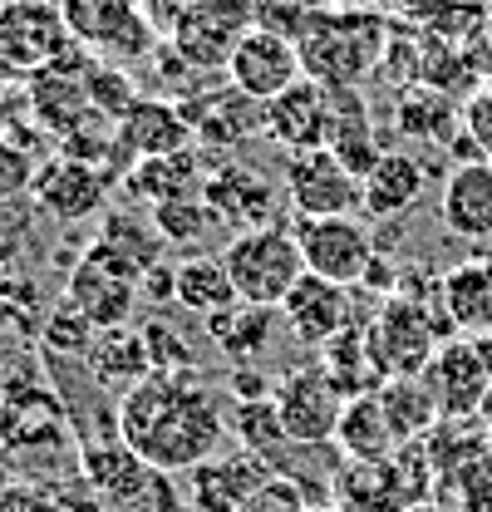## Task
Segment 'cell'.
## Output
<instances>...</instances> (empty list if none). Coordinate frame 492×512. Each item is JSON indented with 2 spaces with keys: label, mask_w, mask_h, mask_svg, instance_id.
<instances>
[{
  "label": "cell",
  "mask_w": 492,
  "mask_h": 512,
  "mask_svg": "<svg viewBox=\"0 0 492 512\" xmlns=\"http://www.w3.org/2000/svg\"><path fill=\"white\" fill-rule=\"evenodd\" d=\"M138 330H143V350H148V365L153 370H197L192 365V345L163 316H148Z\"/></svg>",
  "instance_id": "ab89813d"
},
{
  "label": "cell",
  "mask_w": 492,
  "mask_h": 512,
  "mask_svg": "<svg viewBox=\"0 0 492 512\" xmlns=\"http://www.w3.org/2000/svg\"><path fill=\"white\" fill-rule=\"evenodd\" d=\"M35 158H30V148H20L10 133H0V207H10V202H20L25 192L35 188Z\"/></svg>",
  "instance_id": "60d3db41"
},
{
  "label": "cell",
  "mask_w": 492,
  "mask_h": 512,
  "mask_svg": "<svg viewBox=\"0 0 492 512\" xmlns=\"http://www.w3.org/2000/svg\"><path fill=\"white\" fill-rule=\"evenodd\" d=\"M463 128H468L478 158H488L492 163V89H478V94L463 104Z\"/></svg>",
  "instance_id": "b9f144b4"
},
{
  "label": "cell",
  "mask_w": 492,
  "mask_h": 512,
  "mask_svg": "<svg viewBox=\"0 0 492 512\" xmlns=\"http://www.w3.org/2000/svg\"><path fill=\"white\" fill-rule=\"evenodd\" d=\"M261 133L291 158V153H310V148H325V133H330V89L301 79L291 84L286 94H276L271 104H261Z\"/></svg>",
  "instance_id": "2e32d148"
},
{
  "label": "cell",
  "mask_w": 492,
  "mask_h": 512,
  "mask_svg": "<svg viewBox=\"0 0 492 512\" xmlns=\"http://www.w3.org/2000/svg\"><path fill=\"white\" fill-rule=\"evenodd\" d=\"M192 133H197V148H217V153H232L242 148L246 138L261 128V104L246 99L237 84H202L192 89V99L183 104Z\"/></svg>",
  "instance_id": "d6986e66"
},
{
  "label": "cell",
  "mask_w": 492,
  "mask_h": 512,
  "mask_svg": "<svg viewBox=\"0 0 492 512\" xmlns=\"http://www.w3.org/2000/svg\"><path fill=\"white\" fill-rule=\"evenodd\" d=\"M84 365H89V375L99 384H138L143 375H153V365H148V350H143V330L138 325H114V330H99L94 335V345H89V355H84Z\"/></svg>",
  "instance_id": "d6a6232c"
},
{
  "label": "cell",
  "mask_w": 492,
  "mask_h": 512,
  "mask_svg": "<svg viewBox=\"0 0 492 512\" xmlns=\"http://www.w3.org/2000/svg\"><path fill=\"white\" fill-rule=\"evenodd\" d=\"M60 10L74 45L104 64L128 69L138 60H153V50L163 45V30L143 0H60Z\"/></svg>",
  "instance_id": "277c9868"
},
{
  "label": "cell",
  "mask_w": 492,
  "mask_h": 512,
  "mask_svg": "<svg viewBox=\"0 0 492 512\" xmlns=\"http://www.w3.org/2000/svg\"><path fill=\"white\" fill-rule=\"evenodd\" d=\"M114 434L158 473H192L217 458L227 429L217 389L197 370H153L128 384L114 409Z\"/></svg>",
  "instance_id": "6da1fadb"
},
{
  "label": "cell",
  "mask_w": 492,
  "mask_h": 512,
  "mask_svg": "<svg viewBox=\"0 0 492 512\" xmlns=\"http://www.w3.org/2000/svg\"><path fill=\"white\" fill-rule=\"evenodd\" d=\"M276 320H281V311H271V306H246V301H237V306H227V311L207 316L202 325H207L212 345H217L227 360L246 365V360H256V355L271 345Z\"/></svg>",
  "instance_id": "1f68e13d"
},
{
  "label": "cell",
  "mask_w": 492,
  "mask_h": 512,
  "mask_svg": "<svg viewBox=\"0 0 492 512\" xmlns=\"http://www.w3.org/2000/svg\"><path fill=\"white\" fill-rule=\"evenodd\" d=\"M286 207L296 217H355L365 188L330 148H310L286 158Z\"/></svg>",
  "instance_id": "30bf717a"
},
{
  "label": "cell",
  "mask_w": 492,
  "mask_h": 512,
  "mask_svg": "<svg viewBox=\"0 0 492 512\" xmlns=\"http://www.w3.org/2000/svg\"><path fill=\"white\" fill-rule=\"evenodd\" d=\"M271 473L276 468L266 458H256V453L242 448L232 458H212V463L192 468L187 473V498H192L197 512H242Z\"/></svg>",
  "instance_id": "7402d4cb"
},
{
  "label": "cell",
  "mask_w": 492,
  "mask_h": 512,
  "mask_svg": "<svg viewBox=\"0 0 492 512\" xmlns=\"http://www.w3.org/2000/svg\"><path fill=\"white\" fill-rule=\"evenodd\" d=\"M335 508L340 512H409L389 463H345L335 473Z\"/></svg>",
  "instance_id": "836d02e7"
},
{
  "label": "cell",
  "mask_w": 492,
  "mask_h": 512,
  "mask_svg": "<svg viewBox=\"0 0 492 512\" xmlns=\"http://www.w3.org/2000/svg\"><path fill=\"white\" fill-rule=\"evenodd\" d=\"M207 178V163H202V148H187V153H168V158H138L128 173H123V197L138 207H163L173 197H187V192L202 188Z\"/></svg>",
  "instance_id": "d4e9b609"
},
{
  "label": "cell",
  "mask_w": 492,
  "mask_h": 512,
  "mask_svg": "<svg viewBox=\"0 0 492 512\" xmlns=\"http://www.w3.org/2000/svg\"><path fill=\"white\" fill-rule=\"evenodd\" d=\"M64 444V404L45 384H10L0 394V448L30 453V448H60Z\"/></svg>",
  "instance_id": "e0dca14e"
},
{
  "label": "cell",
  "mask_w": 492,
  "mask_h": 512,
  "mask_svg": "<svg viewBox=\"0 0 492 512\" xmlns=\"http://www.w3.org/2000/svg\"><path fill=\"white\" fill-rule=\"evenodd\" d=\"M123 133V153L138 163V158H168V153H187L197 148V133L187 119L183 104L163 99V94H138L133 109L119 119Z\"/></svg>",
  "instance_id": "ffe728a7"
},
{
  "label": "cell",
  "mask_w": 492,
  "mask_h": 512,
  "mask_svg": "<svg viewBox=\"0 0 492 512\" xmlns=\"http://www.w3.org/2000/svg\"><path fill=\"white\" fill-rule=\"evenodd\" d=\"M325 148L355 173L365 178L369 168L379 163V138H374V119H369L365 89H330V133H325Z\"/></svg>",
  "instance_id": "4316f807"
},
{
  "label": "cell",
  "mask_w": 492,
  "mask_h": 512,
  "mask_svg": "<svg viewBox=\"0 0 492 512\" xmlns=\"http://www.w3.org/2000/svg\"><path fill=\"white\" fill-rule=\"evenodd\" d=\"M99 242L119 256L128 271H138V281H143L153 266H163V252H168V242H163L153 212H138V207H109L104 222H99Z\"/></svg>",
  "instance_id": "f1b7e54d"
},
{
  "label": "cell",
  "mask_w": 492,
  "mask_h": 512,
  "mask_svg": "<svg viewBox=\"0 0 492 512\" xmlns=\"http://www.w3.org/2000/svg\"><path fill=\"white\" fill-rule=\"evenodd\" d=\"M291 5H320V0H291Z\"/></svg>",
  "instance_id": "816d5d0a"
},
{
  "label": "cell",
  "mask_w": 492,
  "mask_h": 512,
  "mask_svg": "<svg viewBox=\"0 0 492 512\" xmlns=\"http://www.w3.org/2000/svg\"><path fill=\"white\" fill-rule=\"evenodd\" d=\"M173 306L202 320L237 306V286H232L222 256H187L173 266Z\"/></svg>",
  "instance_id": "4dcf8cb0"
},
{
  "label": "cell",
  "mask_w": 492,
  "mask_h": 512,
  "mask_svg": "<svg viewBox=\"0 0 492 512\" xmlns=\"http://www.w3.org/2000/svg\"><path fill=\"white\" fill-rule=\"evenodd\" d=\"M271 399H276V414L286 424V439L301 448L330 444L335 439V424L345 414V394L335 389V380L325 375L320 360H310L301 370H286L276 380V389H271Z\"/></svg>",
  "instance_id": "ba28073f"
},
{
  "label": "cell",
  "mask_w": 492,
  "mask_h": 512,
  "mask_svg": "<svg viewBox=\"0 0 492 512\" xmlns=\"http://www.w3.org/2000/svg\"><path fill=\"white\" fill-rule=\"evenodd\" d=\"M138 271H128L119 256L109 252L104 242L84 247V256L74 261L69 271V286H64V301L79 306L84 316L94 320V330H114V325H128L133 320V306H138Z\"/></svg>",
  "instance_id": "52a82bcc"
},
{
  "label": "cell",
  "mask_w": 492,
  "mask_h": 512,
  "mask_svg": "<svg viewBox=\"0 0 492 512\" xmlns=\"http://www.w3.org/2000/svg\"><path fill=\"white\" fill-rule=\"evenodd\" d=\"M296 242L306 256L310 276H325V281H340V286H360L365 271L374 266V237L360 217H296Z\"/></svg>",
  "instance_id": "9c48e42d"
},
{
  "label": "cell",
  "mask_w": 492,
  "mask_h": 512,
  "mask_svg": "<svg viewBox=\"0 0 492 512\" xmlns=\"http://www.w3.org/2000/svg\"><path fill=\"white\" fill-rule=\"evenodd\" d=\"M281 320H286V330H291L301 345L320 350V345H330V340L355 320V296H350V286L325 281V276H310L306 271V276L286 291Z\"/></svg>",
  "instance_id": "ac0fdd59"
},
{
  "label": "cell",
  "mask_w": 492,
  "mask_h": 512,
  "mask_svg": "<svg viewBox=\"0 0 492 512\" xmlns=\"http://www.w3.org/2000/svg\"><path fill=\"white\" fill-rule=\"evenodd\" d=\"M222 266L237 286V301L246 306H271L281 311L286 291L306 276V256L296 242V227H256V232H237L227 247H222Z\"/></svg>",
  "instance_id": "3957f363"
},
{
  "label": "cell",
  "mask_w": 492,
  "mask_h": 512,
  "mask_svg": "<svg viewBox=\"0 0 492 512\" xmlns=\"http://www.w3.org/2000/svg\"><path fill=\"white\" fill-rule=\"evenodd\" d=\"M109 188H114V178L104 173V168H94V163H79V158H69V153H55L40 173H35V207L45 212V217H55V222H89V217H99V212H109Z\"/></svg>",
  "instance_id": "5bb4252c"
},
{
  "label": "cell",
  "mask_w": 492,
  "mask_h": 512,
  "mask_svg": "<svg viewBox=\"0 0 492 512\" xmlns=\"http://www.w3.org/2000/svg\"><path fill=\"white\" fill-rule=\"evenodd\" d=\"M320 5H335V10H384L389 0H320Z\"/></svg>",
  "instance_id": "7dc6e473"
},
{
  "label": "cell",
  "mask_w": 492,
  "mask_h": 512,
  "mask_svg": "<svg viewBox=\"0 0 492 512\" xmlns=\"http://www.w3.org/2000/svg\"><path fill=\"white\" fill-rule=\"evenodd\" d=\"M20 79H25V74H20V69L10 64V55H5V45H0V89H20Z\"/></svg>",
  "instance_id": "bcb514c9"
},
{
  "label": "cell",
  "mask_w": 492,
  "mask_h": 512,
  "mask_svg": "<svg viewBox=\"0 0 492 512\" xmlns=\"http://www.w3.org/2000/svg\"><path fill=\"white\" fill-rule=\"evenodd\" d=\"M419 380L429 384L443 419H478V409H483V399L492 389V370L483 360V350H478V340L453 335V340L438 345V355L429 360V370Z\"/></svg>",
  "instance_id": "4fadbf2b"
},
{
  "label": "cell",
  "mask_w": 492,
  "mask_h": 512,
  "mask_svg": "<svg viewBox=\"0 0 492 512\" xmlns=\"http://www.w3.org/2000/svg\"><path fill=\"white\" fill-rule=\"evenodd\" d=\"M360 188H365V207L360 212L374 217V222H394V217H404V212L419 207V197L429 188V173H424V163L414 153L384 148L379 163L360 178Z\"/></svg>",
  "instance_id": "cb8c5ba5"
},
{
  "label": "cell",
  "mask_w": 492,
  "mask_h": 512,
  "mask_svg": "<svg viewBox=\"0 0 492 512\" xmlns=\"http://www.w3.org/2000/svg\"><path fill=\"white\" fill-rule=\"evenodd\" d=\"M246 30H256V0H192L163 30V40L197 74H217V69H227L232 50L246 40Z\"/></svg>",
  "instance_id": "8992f818"
},
{
  "label": "cell",
  "mask_w": 492,
  "mask_h": 512,
  "mask_svg": "<svg viewBox=\"0 0 492 512\" xmlns=\"http://www.w3.org/2000/svg\"><path fill=\"white\" fill-rule=\"evenodd\" d=\"M369 340L389 380H419L438 345L453 340V325L433 306H419L409 296H384V306L369 316Z\"/></svg>",
  "instance_id": "5b68a950"
},
{
  "label": "cell",
  "mask_w": 492,
  "mask_h": 512,
  "mask_svg": "<svg viewBox=\"0 0 492 512\" xmlns=\"http://www.w3.org/2000/svg\"><path fill=\"white\" fill-rule=\"evenodd\" d=\"M301 79H306V64H301L296 40H286L276 30H261V25L246 30V40L227 60V84H237L246 99H256V104H271L276 94H286Z\"/></svg>",
  "instance_id": "9a60e30c"
},
{
  "label": "cell",
  "mask_w": 492,
  "mask_h": 512,
  "mask_svg": "<svg viewBox=\"0 0 492 512\" xmlns=\"http://www.w3.org/2000/svg\"><path fill=\"white\" fill-rule=\"evenodd\" d=\"M335 448L345 453V463H389L394 458V429H389V414L379 404V394H360V399H345V414L335 424Z\"/></svg>",
  "instance_id": "83f0119b"
},
{
  "label": "cell",
  "mask_w": 492,
  "mask_h": 512,
  "mask_svg": "<svg viewBox=\"0 0 492 512\" xmlns=\"http://www.w3.org/2000/svg\"><path fill=\"white\" fill-rule=\"evenodd\" d=\"M438 217L463 242H492V163L488 158H468V163L448 168L443 192H438Z\"/></svg>",
  "instance_id": "44dd1931"
},
{
  "label": "cell",
  "mask_w": 492,
  "mask_h": 512,
  "mask_svg": "<svg viewBox=\"0 0 492 512\" xmlns=\"http://www.w3.org/2000/svg\"><path fill=\"white\" fill-rule=\"evenodd\" d=\"M394 128L419 143H453V133H463V114H458L453 94H443L433 84H409L394 99Z\"/></svg>",
  "instance_id": "f546056e"
},
{
  "label": "cell",
  "mask_w": 492,
  "mask_h": 512,
  "mask_svg": "<svg viewBox=\"0 0 492 512\" xmlns=\"http://www.w3.org/2000/svg\"><path fill=\"white\" fill-rule=\"evenodd\" d=\"M0 512H60V503L40 483H10L0 488Z\"/></svg>",
  "instance_id": "7bdbcfd3"
},
{
  "label": "cell",
  "mask_w": 492,
  "mask_h": 512,
  "mask_svg": "<svg viewBox=\"0 0 492 512\" xmlns=\"http://www.w3.org/2000/svg\"><path fill=\"white\" fill-rule=\"evenodd\" d=\"M0 45L25 79L60 64L74 50L60 0H5L0 5Z\"/></svg>",
  "instance_id": "8fae6325"
},
{
  "label": "cell",
  "mask_w": 492,
  "mask_h": 512,
  "mask_svg": "<svg viewBox=\"0 0 492 512\" xmlns=\"http://www.w3.org/2000/svg\"><path fill=\"white\" fill-rule=\"evenodd\" d=\"M40 335H45V355H50V360H55V355H64V360H84L99 330H94V320L84 316L79 306L64 301V306H55V311L45 316V330H40Z\"/></svg>",
  "instance_id": "74e56055"
},
{
  "label": "cell",
  "mask_w": 492,
  "mask_h": 512,
  "mask_svg": "<svg viewBox=\"0 0 492 512\" xmlns=\"http://www.w3.org/2000/svg\"><path fill=\"white\" fill-rule=\"evenodd\" d=\"M0 5H5V0H0Z\"/></svg>",
  "instance_id": "f5cc1de1"
},
{
  "label": "cell",
  "mask_w": 492,
  "mask_h": 512,
  "mask_svg": "<svg viewBox=\"0 0 492 512\" xmlns=\"http://www.w3.org/2000/svg\"><path fill=\"white\" fill-rule=\"evenodd\" d=\"M320 365H325V375L335 380V389H340L345 399L379 394V389L389 384L379 355H374V340H369V320H350L330 345H320Z\"/></svg>",
  "instance_id": "484cf974"
},
{
  "label": "cell",
  "mask_w": 492,
  "mask_h": 512,
  "mask_svg": "<svg viewBox=\"0 0 492 512\" xmlns=\"http://www.w3.org/2000/svg\"><path fill=\"white\" fill-rule=\"evenodd\" d=\"M143 5H148V15L158 20V30H168V25L178 20V10H187L192 0H143Z\"/></svg>",
  "instance_id": "f6af8a7d"
},
{
  "label": "cell",
  "mask_w": 492,
  "mask_h": 512,
  "mask_svg": "<svg viewBox=\"0 0 492 512\" xmlns=\"http://www.w3.org/2000/svg\"><path fill=\"white\" fill-rule=\"evenodd\" d=\"M153 222H158V232H163L168 247H192V242H202V237L217 227V217H212L202 188L187 192V197H173V202H163V207H153Z\"/></svg>",
  "instance_id": "8d00e7d4"
},
{
  "label": "cell",
  "mask_w": 492,
  "mask_h": 512,
  "mask_svg": "<svg viewBox=\"0 0 492 512\" xmlns=\"http://www.w3.org/2000/svg\"><path fill=\"white\" fill-rule=\"evenodd\" d=\"M478 424L492 434V389H488V399H483V409H478Z\"/></svg>",
  "instance_id": "681fc988"
},
{
  "label": "cell",
  "mask_w": 492,
  "mask_h": 512,
  "mask_svg": "<svg viewBox=\"0 0 492 512\" xmlns=\"http://www.w3.org/2000/svg\"><path fill=\"white\" fill-rule=\"evenodd\" d=\"M227 429L242 439L246 453L266 458L271 468H281V453H286V448H296L291 439H286V424H281V414H276V399H271V394H266V399H242V404L232 409Z\"/></svg>",
  "instance_id": "d590c367"
},
{
  "label": "cell",
  "mask_w": 492,
  "mask_h": 512,
  "mask_svg": "<svg viewBox=\"0 0 492 512\" xmlns=\"http://www.w3.org/2000/svg\"><path fill=\"white\" fill-rule=\"evenodd\" d=\"M389 5H394V15H399V20H409L414 30H429L453 0H389Z\"/></svg>",
  "instance_id": "ee69618b"
},
{
  "label": "cell",
  "mask_w": 492,
  "mask_h": 512,
  "mask_svg": "<svg viewBox=\"0 0 492 512\" xmlns=\"http://www.w3.org/2000/svg\"><path fill=\"white\" fill-rule=\"evenodd\" d=\"M202 197H207L212 217L237 237V232L271 227V222H276V207H281V197H286V192H276L271 178H261V173H256V168H246V163L217 158V163H207Z\"/></svg>",
  "instance_id": "7c38bea8"
},
{
  "label": "cell",
  "mask_w": 492,
  "mask_h": 512,
  "mask_svg": "<svg viewBox=\"0 0 492 512\" xmlns=\"http://www.w3.org/2000/svg\"><path fill=\"white\" fill-rule=\"evenodd\" d=\"M458 512H492V453H483L478 463H468L458 478H448L438 488Z\"/></svg>",
  "instance_id": "f35d334b"
},
{
  "label": "cell",
  "mask_w": 492,
  "mask_h": 512,
  "mask_svg": "<svg viewBox=\"0 0 492 512\" xmlns=\"http://www.w3.org/2000/svg\"><path fill=\"white\" fill-rule=\"evenodd\" d=\"M15 473H20V468H15V458H10V453L0 448V488H10V483H20Z\"/></svg>",
  "instance_id": "c3c4849f"
},
{
  "label": "cell",
  "mask_w": 492,
  "mask_h": 512,
  "mask_svg": "<svg viewBox=\"0 0 492 512\" xmlns=\"http://www.w3.org/2000/svg\"><path fill=\"white\" fill-rule=\"evenodd\" d=\"M394 40V20L384 10H335V5H315L296 35V50L306 64V79L325 89H365L384 69Z\"/></svg>",
  "instance_id": "7a4b0ae2"
},
{
  "label": "cell",
  "mask_w": 492,
  "mask_h": 512,
  "mask_svg": "<svg viewBox=\"0 0 492 512\" xmlns=\"http://www.w3.org/2000/svg\"><path fill=\"white\" fill-rule=\"evenodd\" d=\"M379 404H384L389 429H394V439H399V444L429 439L433 429H438V419H443L424 380H389L384 389H379Z\"/></svg>",
  "instance_id": "e575fe53"
},
{
  "label": "cell",
  "mask_w": 492,
  "mask_h": 512,
  "mask_svg": "<svg viewBox=\"0 0 492 512\" xmlns=\"http://www.w3.org/2000/svg\"><path fill=\"white\" fill-rule=\"evenodd\" d=\"M306 512H340V508H335V503H325V508H306Z\"/></svg>",
  "instance_id": "f907efd6"
},
{
  "label": "cell",
  "mask_w": 492,
  "mask_h": 512,
  "mask_svg": "<svg viewBox=\"0 0 492 512\" xmlns=\"http://www.w3.org/2000/svg\"><path fill=\"white\" fill-rule=\"evenodd\" d=\"M438 301L453 335H492V256H468L438 276Z\"/></svg>",
  "instance_id": "603a6c76"
}]
</instances>
